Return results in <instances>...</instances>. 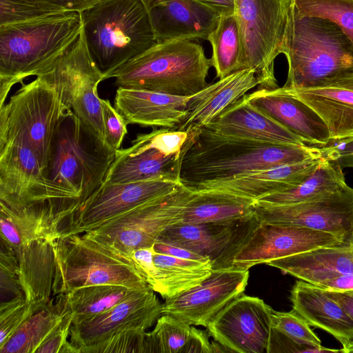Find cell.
Segmentation results:
<instances>
[{
  "label": "cell",
  "instance_id": "cell-1",
  "mask_svg": "<svg viewBox=\"0 0 353 353\" xmlns=\"http://www.w3.org/2000/svg\"><path fill=\"white\" fill-rule=\"evenodd\" d=\"M188 133L181 150L180 181L192 190L254 170L323 157L320 148L314 145L272 143L205 128Z\"/></svg>",
  "mask_w": 353,
  "mask_h": 353
},
{
  "label": "cell",
  "instance_id": "cell-2",
  "mask_svg": "<svg viewBox=\"0 0 353 353\" xmlns=\"http://www.w3.org/2000/svg\"><path fill=\"white\" fill-rule=\"evenodd\" d=\"M83 26L79 12L0 26V105L14 85L65 53Z\"/></svg>",
  "mask_w": 353,
  "mask_h": 353
},
{
  "label": "cell",
  "instance_id": "cell-3",
  "mask_svg": "<svg viewBox=\"0 0 353 353\" xmlns=\"http://www.w3.org/2000/svg\"><path fill=\"white\" fill-rule=\"evenodd\" d=\"M282 54L288 65L282 88H308L353 70V44L334 22L290 8Z\"/></svg>",
  "mask_w": 353,
  "mask_h": 353
},
{
  "label": "cell",
  "instance_id": "cell-4",
  "mask_svg": "<svg viewBox=\"0 0 353 353\" xmlns=\"http://www.w3.org/2000/svg\"><path fill=\"white\" fill-rule=\"evenodd\" d=\"M81 14L88 51L105 80L158 42L141 0H101Z\"/></svg>",
  "mask_w": 353,
  "mask_h": 353
},
{
  "label": "cell",
  "instance_id": "cell-5",
  "mask_svg": "<svg viewBox=\"0 0 353 353\" xmlns=\"http://www.w3.org/2000/svg\"><path fill=\"white\" fill-rule=\"evenodd\" d=\"M212 67L203 48L196 40L158 41L109 77L119 87L188 97L207 85Z\"/></svg>",
  "mask_w": 353,
  "mask_h": 353
},
{
  "label": "cell",
  "instance_id": "cell-6",
  "mask_svg": "<svg viewBox=\"0 0 353 353\" xmlns=\"http://www.w3.org/2000/svg\"><path fill=\"white\" fill-rule=\"evenodd\" d=\"M115 155V150L68 109L57 126L45 174L81 203L102 185Z\"/></svg>",
  "mask_w": 353,
  "mask_h": 353
},
{
  "label": "cell",
  "instance_id": "cell-7",
  "mask_svg": "<svg viewBox=\"0 0 353 353\" xmlns=\"http://www.w3.org/2000/svg\"><path fill=\"white\" fill-rule=\"evenodd\" d=\"M54 248L53 296L97 285L150 288L130 259L84 233L60 235Z\"/></svg>",
  "mask_w": 353,
  "mask_h": 353
},
{
  "label": "cell",
  "instance_id": "cell-8",
  "mask_svg": "<svg viewBox=\"0 0 353 353\" xmlns=\"http://www.w3.org/2000/svg\"><path fill=\"white\" fill-rule=\"evenodd\" d=\"M234 1L242 44L239 70H254L258 89L278 88L274 64L282 54L292 0Z\"/></svg>",
  "mask_w": 353,
  "mask_h": 353
},
{
  "label": "cell",
  "instance_id": "cell-9",
  "mask_svg": "<svg viewBox=\"0 0 353 353\" xmlns=\"http://www.w3.org/2000/svg\"><path fill=\"white\" fill-rule=\"evenodd\" d=\"M21 84L0 105V137L26 139L45 171L57 126L69 108L56 89L42 77Z\"/></svg>",
  "mask_w": 353,
  "mask_h": 353
},
{
  "label": "cell",
  "instance_id": "cell-10",
  "mask_svg": "<svg viewBox=\"0 0 353 353\" xmlns=\"http://www.w3.org/2000/svg\"><path fill=\"white\" fill-rule=\"evenodd\" d=\"M193 193L192 189L181 183L172 192L84 234L130 259L134 250L152 247L165 229L181 222L183 209Z\"/></svg>",
  "mask_w": 353,
  "mask_h": 353
},
{
  "label": "cell",
  "instance_id": "cell-11",
  "mask_svg": "<svg viewBox=\"0 0 353 353\" xmlns=\"http://www.w3.org/2000/svg\"><path fill=\"white\" fill-rule=\"evenodd\" d=\"M34 76L49 82L63 103L105 141L101 99L98 94V85L105 77L90 54L83 30L65 53Z\"/></svg>",
  "mask_w": 353,
  "mask_h": 353
},
{
  "label": "cell",
  "instance_id": "cell-12",
  "mask_svg": "<svg viewBox=\"0 0 353 353\" xmlns=\"http://www.w3.org/2000/svg\"><path fill=\"white\" fill-rule=\"evenodd\" d=\"M47 201L71 209L80 204L47 179L26 139L0 137V202L21 207Z\"/></svg>",
  "mask_w": 353,
  "mask_h": 353
},
{
  "label": "cell",
  "instance_id": "cell-13",
  "mask_svg": "<svg viewBox=\"0 0 353 353\" xmlns=\"http://www.w3.org/2000/svg\"><path fill=\"white\" fill-rule=\"evenodd\" d=\"M181 183L164 179L102 183L61 222L58 236L88 232L121 214L172 192Z\"/></svg>",
  "mask_w": 353,
  "mask_h": 353
},
{
  "label": "cell",
  "instance_id": "cell-14",
  "mask_svg": "<svg viewBox=\"0 0 353 353\" xmlns=\"http://www.w3.org/2000/svg\"><path fill=\"white\" fill-rule=\"evenodd\" d=\"M160 303L150 288L139 289L109 310L72 324L70 342L77 353H90L98 344L136 332H145L161 314Z\"/></svg>",
  "mask_w": 353,
  "mask_h": 353
},
{
  "label": "cell",
  "instance_id": "cell-15",
  "mask_svg": "<svg viewBox=\"0 0 353 353\" xmlns=\"http://www.w3.org/2000/svg\"><path fill=\"white\" fill-rule=\"evenodd\" d=\"M251 216L225 222L179 223L165 229L157 241L181 247L208 259L212 270L235 266L236 255L259 225Z\"/></svg>",
  "mask_w": 353,
  "mask_h": 353
},
{
  "label": "cell",
  "instance_id": "cell-16",
  "mask_svg": "<svg viewBox=\"0 0 353 353\" xmlns=\"http://www.w3.org/2000/svg\"><path fill=\"white\" fill-rule=\"evenodd\" d=\"M273 309L263 300L242 294L223 307L206 327L208 335L230 352H266Z\"/></svg>",
  "mask_w": 353,
  "mask_h": 353
},
{
  "label": "cell",
  "instance_id": "cell-17",
  "mask_svg": "<svg viewBox=\"0 0 353 353\" xmlns=\"http://www.w3.org/2000/svg\"><path fill=\"white\" fill-rule=\"evenodd\" d=\"M249 269L236 266L212 270L197 286L162 304L161 314L190 325L207 327L212 319L245 290Z\"/></svg>",
  "mask_w": 353,
  "mask_h": 353
},
{
  "label": "cell",
  "instance_id": "cell-18",
  "mask_svg": "<svg viewBox=\"0 0 353 353\" xmlns=\"http://www.w3.org/2000/svg\"><path fill=\"white\" fill-rule=\"evenodd\" d=\"M260 223L291 225L327 232L347 238L353 234V188H345L299 203L258 206Z\"/></svg>",
  "mask_w": 353,
  "mask_h": 353
},
{
  "label": "cell",
  "instance_id": "cell-19",
  "mask_svg": "<svg viewBox=\"0 0 353 353\" xmlns=\"http://www.w3.org/2000/svg\"><path fill=\"white\" fill-rule=\"evenodd\" d=\"M347 238L305 227L260 223L236 255L234 265L250 269L319 248L339 245Z\"/></svg>",
  "mask_w": 353,
  "mask_h": 353
},
{
  "label": "cell",
  "instance_id": "cell-20",
  "mask_svg": "<svg viewBox=\"0 0 353 353\" xmlns=\"http://www.w3.org/2000/svg\"><path fill=\"white\" fill-rule=\"evenodd\" d=\"M279 88L321 117L328 130L330 143L353 138V70L312 87Z\"/></svg>",
  "mask_w": 353,
  "mask_h": 353
},
{
  "label": "cell",
  "instance_id": "cell-21",
  "mask_svg": "<svg viewBox=\"0 0 353 353\" xmlns=\"http://www.w3.org/2000/svg\"><path fill=\"white\" fill-rule=\"evenodd\" d=\"M246 101L289 130L308 145L322 147L330 141L328 130L321 117L299 99L281 91L258 89L245 94Z\"/></svg>",
  "mask_w": 353,
  "mask_h": 353
},
{
  "label": "cell",
  "instance_id": "cell-22",
  "mask_svg": "<svg viewBox=\"0 0 353 353\" xmlns=\"http://www.w3.org/2000/svg\"><path fill=\"white\" fill-rule=\"evenodd\" d=\"M191 97L119 87L114 106L128 124L176 128L188 115Z\"/></svg>",
  "mask_w": 353,
  "mask_h": 353
},
{
  "label": "cell",
  "instance_id": "cell-23",
  "mask_svg": "<svg viewBox=\"0 0 353 353\" xmlns=\"http://www.w3.org/2000/svg\"><path fill=\"white\" fill-rule=\"evenodd\" d=\"M72 210L47 201L21 207L0 202L1 240L12 248L58 237L59 226Z\"/></svg>",
  "mask_w": 353,
  "mask_h": 353
},
{
  "label": "cell",
  "instance_id": "cell-24",
  "mask_svg": "<svg viewBox=\"0 0 353 353\" xmlns=\"http://www.w3.org/2000/svg\"><path fill=\"white\" fill-rule=\"evenodd\" d=\"M148 12L157 41L206 40L220 17L192 0H165Z\"/></svg>",
  "mask_w": 353,
  "mask_h": 353
},
{
  "label": "cell",
  "instance_id": "cell-25",
  "mask_svg": "<svg viewBox=\"0 0 353 353\" xmlns=\"http://www.w3.org/2000/svg\"><path fill=\"white\" fill-rule=\"evenodd\" d=\"M323 158L254 170L230 179L199 185L193 191H221L256 201L297 185L317 168Z\"/></svg>",
  "mask_w": 353,
  "mask_h": 353
},
{
  "label": "cell",
  "instance_id": "cell-26",
  "mask_svg": "<svg viewBox=\"0 0 353 353\" xmlns=\"http://www.w3.org/2000/svg\"><path fill=\"white\" fill-rule=\"evenodd\" d=\"M203 128L227 136L272 143L308 145L302 138L249 103L244 96Z\"/></svg>",
  "mask_w": 353,
  "mask_h": 353
},
{
  "label": "cell",
  "instance_id": "cell-27",
  "mask_svg": "<svg viewBox=\"0 0 353 353\" xmlns=\"http://www.w3.org/2000/svg\"><path fill=\"white\" fill-rule=\"evenodd\" d=\"M258 85L255 72L251 69L237 70L208 85L191 97L188 105V115L176 128L190 132L208 125Z\"/></svg>",
  "mask_w": 353,
  "mask_h": 353
},
{
  "label": "cell",
  "instance_id": "cell-28",
  "mask_svg": "<svg viewBox=\"0 0 353 353\" xmlns=\"http://www.w3.org/2000/svg\"><path fill=\"white\" fill-rule=\"evenodd\" d=\"M292 310L314 327L332 335L345 346L353 339V319L326 290L299 281L290 296Z\"/></svg>",
  "mask_w": 353,
  "mask_h": 353
},
{
  "label": "cell",
  "instance_id": "cell-29",
  "mask_svg": "<svg viewBox=\"0 0 353 353\" xmlns=\"http://www.w3.org/2000/svg\"><path fill=\"white\" fill-rule=\"evenodd\" d=\"M265 264L314 285L353 273V234L341 245L319 248Z\"/></svg>",
  "mask_w": 353,
  "mask_h": 353
},
{
  "label": "cell",
  "instance_id": "cell-30",
  "mask_svg": "<svg viewBox=\"0 0 353 353\" xmlns=\"http://www.w3.org/2000/svg\"><path fill=\"white\" fill-rule=\"evenodd\" d=\"M39 239L13 248L26 302L42 308L51 299L56 269L54 241Z\"/></svg>",
  "mask_w": 353,
  "mask_h": 353
},
{
  "label": "cell",
  "instance_id": "cell-31",
  "mask_svg": "<svg viewBox=\"0 0 353 353\" xmlns=\"http://www.w3.org/2000/svg\"><path fill=\"white\" fill-rule=\"evenodd\" d=\"M181 152L166 156L156 149L116 151L103 183H124L155 179L180 181Z\"/></svg>",
  "mask_w": 353,
  "mask_h": 353
},
{
  "label": "cell",
  "instance_id": "cell-32",
  "mask_svg": "<svg viewBox=\"0 0 353 353\" xmlns=\"http://www.w3.org/2000/svg\"><path fill=\"white\" fill-rule=\"evenodd\" d=\"M255 203V200L225 192L194 191L183 209L181 223L197 224L244 219L254 214Z\"/></svg>",
  "mask_w": 353,
  "mask_h": 353
},
{
  "label": "cell",
  "instance_id": "cell-33",
  "mask_svg": "<svg viewBox=\"0 0 353 353\" xmlns=\"http://www.w3.org/2000/svg\"><path fill=\"white\" fill-rule=\"evenodd\" d=\"M347 186L343 168L323 158L301 183L290 189L263 196L256 201V205L274 206L299 203L339 192Z\"/></svg>",
  "mask_w": 353,
  "mask_h": 353
},
{
  "label": "cell",
  "instance_id": "cell-34",
  "mask_svg": "<svg viewBox=\"0 0 353 353\" xmlns=\"http://www.w3.org/2000/svg\"><path fill=\"white\" fill-rule=\"evenodd\" d=\"M63 294L56 295L30 316L12 336L0 345V353H35L68 312Z\"/></svg>",
  "mask_w": 353,
  "mask_h": 353
},
{
  "label": "cell",
  "instance_id": "cell-35",
  "mask_svg": "<svg viewBox=\"0 0 353 353\" xmlns=\"http://www.w3.org/2000/svg\"><path fill=\"white\" fill-rule=\"evenodd\" d=\"M154 262L159 272L157 293L165 299L197 286L212 272L210 260H190L154 252Z\"/></svg>",
  "mask_w": 353,
  "mask_h": 353
},
{
  "label": "cell",
  "instance_id": "cell-36",
  "mask_svg": "<svg viewBox=\"0 0 353 353\" xmlns=\"http://www.w3.org/2000/svg\"><path fill=\"white\" fill-rule=\"evenodd\" d=\"M137 290L118 285H97L77 288L63 295L72 324H76L109 310Z\"/></svg>",
  "mask_w": 353,
  "mask_h": 353
},
{
  "label": "cell",
  "instance_id": "cell-37",
  "mask_svg": "<svg viewBox=\"0 0 353 353\" xmlns=\"http://www.w3.org/2000/svg\"><path fill=\"white\" fill-rule=\"evenodd\" d=\"M206 40L212 46L210 61L216 77L222 79L239 70L242 44L234 14L220 16Z\"/></svg>",
  "mask_w": 353,
  "mask_h": 353
},
{
  "label": "cell",
  "instance_id": "cell-38",
  "mask_svg": "<svg viewBox=\"0 0 353 353\" xmlns=\"http://www.w3.org/2000/svg\"><path fill=\"white\" fill-rule=\"evenodd\" d=\"M191 326L169 314H162L152 332H147L148 353H181Z\"/></svg>",
  "mask_w": 353,
  "mask_h": 353
},
{
  "label": "cell",
  "instance_id": "cell-39",
  "mask_svg": "<svg viewBox=\"0 0 353 353\" xmlns=\"http://www.w3.org/2000/svg\"><path fill=\"white\" fill-rule=\"evenodd\" d=\"M292 3L302 14L332 21L353 44V0H292Z\"/></svg>",
  "mask_w": 353,
  "mask_h": 353
},
{
  "label": "cell",
  "instance_id": "cell-40",
  "mask_svg": "<svg viewBox=\"0 0 353 353\" xmlns=\"http://www.w3.org/2000/svg\"><path fill=\"white\" fill-rule=\"evenodd\" d=\"M70 12L57 0H0V26Z\"/></svg>",
  "mask_w": 353,
  "mask_h": 353
},
{
  "label": "cell",
  "instance_id": "cell-41",
  "mask_svg": "<svg viewBox=\"0 0 353 353\" xmlns=\"http://www.w3.org/2000/svg\"><path fill=\"white\" fill-rule=\"evenodd\" d=\"M188 138V133L177 128H163L147 134H138L127 149L138 151L156 149L166 156L180 154Z\"/></svg>",
  "mask_w": 353,
  "mask_h": 353
},
{
  "label": "cell",
  "instance_id": "cell-42",
  "mask_svg": "<svg viewBox=\"0 0 353 353\" xmlns=\"http://www.w3.org/2000/svg\"><path fill=\"white\" fill-rule=\"evenodd\" d=\"M271 326L294 341L319 348L323 347L321 341L310 328L306 321L292 310L277 312L273 310Z\"/></svg>",
  "mask_w": 353,
  "mask_h": 353
},
{
  "label": "cell",
  "instance_id": "cell-43",
  "mask_svg": "<svg viewBox=\"0 0 353 353\" xmlns=\"http://www.w3.org/2000/svg\"><path fill=\"white\" fill-rule=\"evenodd\" d=\"M1 303L25 299L18 276V261L14 249L0 243Z\"/></svg>",
  "mask_w": 353,
  "mask_h": 353
},
{
  "label": "cell",
  "instance_id": "cell-44",
  "mask_svg": "<svg viewBox=\"0 0 353 353\" xmlns=\"http://www.w3.org/2000/svg\"><path fill=\"white\" fill-rule=\"evenodd\" d=\"M40 309L26 302L25 299L1 303L0 345L5 343L30 316Z\"/></svg>",
  "mask_w": 353,
  "mask_h": 353
},
{
  "label": "cell",
  "instance_id": "cell-45",
  "mask_svg": "<svg viewBox=\"0 0 353 353\" xmlns=\"http://www.w3.org/2000/svg\"><path fill=\"white\" fill-rule=\"evenodd\" d=\"M101 104L105 142L110 148L117 151L121 148L123 140L128 133V123L108 99H101Z\"/></svg>",
  "mask_w": 353,
  "mask_h": 353
},
{
  "label": "cell",
  "instance_id": "cell-46",
  "mask_svg": "<svg viewBox=\"0 0 353 353\" xmlns=\"http://www.w3.org/2000/svg\"><path fill=\"white\" fill-rule=\"evenodd\" d=\"M72 324V316L68 310L59 325L39 346L35 353H77L74 346L68 341Z\"/></svg>",
  "mask_w": 353,
  "mask_h": 353
},
{
  "label": "cell",
  "instance_id": "cell-47",
  "mask_svg": "<svg viewBox=\"0 0 353 353\" xmlns=\"http://www.w3.org/2000/svg\"><path fill=\"white\" fill-rule=\"evenodd\" d=\"M266 352H341V350L330 349L324 347L319 348L307 345L301 344L273 327H271Z\"/></svg>",
  "mask_w": 353,
  "mask_h": 353
},
{
  "label": "cell",
  "instance_id": "cell-48",
  "mask_svg": "<svg viewBox=\"0 0 353 353\" xmlns=\"http://www.w3.org/2000/svg\"><path fill=\"white\" fill-rule=\"evenodd\" d=\"M152 247L142 248L132 252L130 259L148 286L155 292L159 288V272L154 262Z\"/></svg>",
  "mask_w": 353,
  "mask_h": 353
},
{
  "label": "cell",
  "instance_id": "cell-49",
  "mask_svg": "<svg viewBox=\"0 0 353 353\" xmlns=\"http://www.w3.org/2000/svg\"><path fill=\"white\" fill-rule=\"evenodd\" d=\"M323 157L338 164L341 168H353V138L329 143L319 147Z\"/></svg>",
  "mask_w": 353,
  "mask_h": 353
},
{
  "label": "cell",
  "instance_id": "cell-50",
  "mask_svg": "<svg viewBox=\"0 0 353 353\" xmlns=\"http://www.w3.org/2000/svg\"><path fill=\"white\" fill-rule=\"evenodd\" d=\"M181 353H212V343L206 332L191 326L188 339Z\"/></svg>",
  "mask_w": 353,
  "mask_h": 353
},
{
  "label": "cell",
  "instance_id": "cell-51",
  "mask_svg": "<svg viewBox=\"0 0 353 353\" xmlns=\"http://www.w3.org/2000/svg\"><path fill=\"white\" fill-rule=\"evenodd\" d=\"M152 248L154 252L173 256L178 258L198 261L209 260L208 259L188 249L163 242L156 241Z\"/></svg>",
  "mask_w": 353,
  "mask_h": 353
},
{
  "label": "cell",
  "instance_id": "cell-52",
  "mask_svg": "<svg viewBox=\"0 0 353 353\" xmlns=\"http://www.w3.org/2000/svg\"><path fill=\"white\" fill-rule=\"evenodd\" d=\"M315 285L330 292L353 290V273L340 275Z\"/></svg>",
  "mask_w": 353,
  "mask_h": 353
},
{
  "label": "cell",
  "instance_id": "cell-53",
  "mask_svg": "<svg viewBox=\"0 0 353 353\" xmlns=\"http://www.w3.org/2000/svg\"><path fill=\"white\" fill-rule=\"evenodd\" d=\"M214 11L219 16L234 14V0H192Z\"/></svg>",
  "mask_w": 353,
  "mask_h": 353
},
{
  "label": "cell",
  "instance_id": "cell-54",
  "mask_svg": "<svg viewBox=\"0 0 353 353\" xmlns=\"http://www.w3.org/2000/svg\"><path fill=\"white\" fill-rule=\"evenodd\" d=\"M327 292L333 299L341 305L353 319V290L345 292L327 291Z\"/></svg>",
  "mask_w": 353,
  "mask_h": 353
},
{
  "label": "cell",
  "instance_id": "cell-55",
  "mask_svg": "<svg viewBox=\"0 0 353 353\" xmlns=\"http://www.w3.org/2000/svg\"><path fill=\"white\" fill-rule=\"evenodd\" d=\"M71 12H79L90 8L101 0H57Z\"/></svg>",
  "mask_w": 353,
  "mask_h": 353
},
{
  "label": "cell",
  "instance_id": "cell-56",
  "mask_svg": "<svg viewBox=\"0 0 353 353\" xmlns=\"http://www.w3.org/2000/svg\"><path fill=\"white\" fill-rule=\"evenodd\" d=\"M141 1L144 3V4L148 8V9H149L152 6H153L157 3H159L162 1H164L165 0H141Z\"/></svg>",
  "mask_w": 353,
  "mask_h": 353
}]
</instances>
